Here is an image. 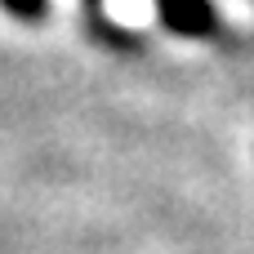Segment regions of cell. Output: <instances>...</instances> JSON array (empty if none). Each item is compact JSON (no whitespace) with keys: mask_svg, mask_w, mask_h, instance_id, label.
Segmentation results:
<instances>
[{"mask_svg":"<svg viewBox=\"0 0 254 254\" xmlns=\"http://www.w3.org/2000/svg\"><path fill=\"white\" fill-rule=\"evenodd\" d=\"M9 9H18V13H36L40 9V0H4Z\"/></svg>","mask_w":254,"mask_h":254,"instance_id":"cell-1","label":"cell"}]
</instances>
